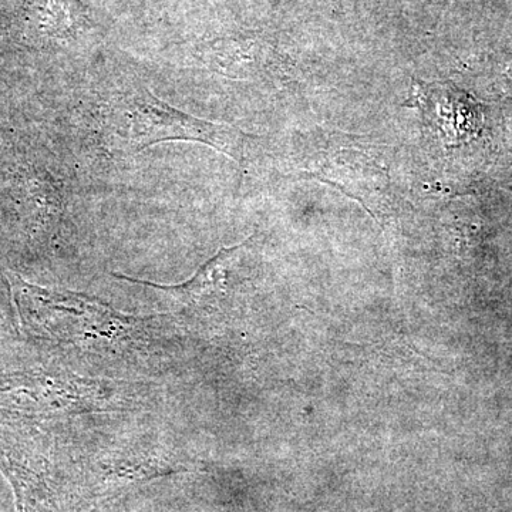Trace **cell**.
Instances as JSON below:
<instances>
[{"mask_svg":"<svg viewBox=\"0 0 512 512\" xmlns=\"http://www.w3.org/2000/svg\"><path fill=\"white\" fill-rule=\"evenodd\" d=\"M12 286L8 274L0 271V340L13 338L16 335L15 309L12 306Z\"/></svg>","mask_w":512,"mask_h":512,"instance_id":"obj_2","label":"cell"},{"mask_svg":"<svg viewBox=\"0 0 512 512\" xmlns=\"http://www.w3.org/2000/svg\"><path fill=\"white\" fill-rule=\"evenodd\" d=\"M106 128L123 153L136 154L163 141H197L239 160L244 137L235 128L198 119L131 84L109 101Z\"/></svg>","mask_w":512,"mask_h":512,"instance_id":"obj_1","label":"cell"}]
</instances>
